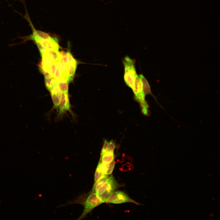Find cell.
I'll list each match as a JSON object with an SVG mask.
<instances>
[{"label":"cell","mask_w":220,"mask_h":220,"mask_svg":"<svg viewBox=\"0 0 220 220\" xmlns=\"http://www.w3.org/2000/svg\"><path fill=\"white\" fill-rule=\"evenodd\" d=\"M102 203L101 201L95 192L90 191L89 193L83 194L68 204H78L84 207L83 212L77 219L81 220L84 218L87 214L94 208Z\"/></svg>","instance_id":"6da1fadb"},{"label":"cell","mask_w":220,"mask_h":220,"mask_svg":"<svg viewBox=\"0 0 220 220\" xmlns=\"http://www.w3.org/2000/svg\"><path fill=\"white\" fill-rule=\"evenodd\" d=\"M124 73V79L126 84L132 90L134 89L138 75L136 72L134 60L125 56L123 60Z\"/></svg>","instance_id":"7a4b0ae2"},{"label":"cell","mask_w":220,"mask_h":220,"mask_svg":"<svg viewBox=\"0 0 220 220\" xmlns=\"http://www.w3.org/2000/svg\"><path fill=\"white\" fill-rule=\"evenodd\" d=\"M32 30V34L30 35L29 39L34 40L37 46H40L47 49L58 51L59 46L58 38L56 37L52 36L50 38L44 39L40 37L36 33V29L34 27L31 20L28 21Z\"/></svg>","instance_id":"3957f363"},{"label":"cell","mask_w":220,"mask_h":220,"mask_svg":"<svg viewBox=\"0 0 220 220\" xmlns=\"http://www.w3.org/2000/svg\"><path fill=\"white\" fill-rule=\"evenodd\" d=\"M120 186L113 175L111 174L106 182L95 193L101 200L102 203H104L108 197Z\"/></svg>","instance_id":"277c9868"},{"label":"cell","mask_w":220,"mask_h":220,"mask_svg":"<svg viewBox=\"0 0 220 220\" xmlns=\"http://www.w3.org/2000/svg\"><path fill=\"white\" fill-rule=\"evenodd\" d=\"M127 202L139 204L131 199L124 192L120 190L114 191L108 197L105 201V203L113 204H120Z\"/></svg>","instance_id":"5b68a950"},{"label":"cell","mask_w":220,"mask_h":220,"mask_svg":"<svg viewBox=\"0 0 220 220\" xmlns=\"http://www.w3.org/2000/svg\"><path fill=\"white\" fill-rule=\"evenodd\" d=\"M58 108V113L57 117L58 119L61 118L64 113L67 111L73 114L71 109V105L68 93H61Z\"/></svg>","instance_id":"8992f818"},{"label":"cell","mask_w":220,"mask_h":220,"mask_svg":"<svg viewBox=\"0 0 220 220\" xmlns=\"http://www.w3.org/2000/svg\"><path fill=\"white\" fill-rule=\"evenodd\" d=\"M115 166V160L114 159L112 161L109 163L102 162L100 160L97 167L99 168L103 174H106L108 175L112 173L114 169Z\"/></svg>","instance_id":"52a82bcc"},{"label":"cell","mask_w":220,"mask_h":220,"mask_svg":"<svg viewBox=\"0 0 220 220\" xmlns=\"http://www.w3.org/2000/svg\"><path fill=\"white\" fill-rule=\"evenodd\" d=\"M53 104V108H58L60 101L61 92L58 86L52 88L50 91Z\"/></svg>","instance_id":"ba28073f"},{"label":"cell","mask_w":220,"mask_h":220,"mask_svg":"<svg viewBox=\"0 0 220 220\" xmlns=\"http://www.w3.org/2000/svg\"><path fill=\"white\" fill-rule=\"evenodd\" d=\"M56 80L61 92L68 93V82L67 78L62 76Z\"/></svg>","instance_id":"9c48e42d"},{"label":"cell","mask_w":220,"mask_h":220,"mask_svg":"<svg viewBox=\"0 0 220 220\" xmlns=\"http://www.w3.org/2000/svg\"><path fill=\"white\" fill-rule=\"evenodd\" d=\"M114 158V152L108 151L101 152L100 160L102 162L110 163L115 159Z\"/></svg>","instance_id":"30bf717a"},{"label":"cell","mask_w":220,"mask_h":220,"mask_svg":"<svg viewBox=\"0 0 220 220\" xmlns=\"http://www.w3.org/2000/svg\"><path fill=\"white\" fill-rule=\"evenodd\" d=\"M77 66V62L72 63L68 64L67 78L68 82L73 81Z\"/></svg>","instance_id":"8fae6325"},{"label":"cell","mask_w":220,"mask_h":220,"mask_svg":"<svg viewBox=\"0 0 220 220\" xmlns=\"http://www.w3.org/2000/svg\"><path fill=\"white\" fill-rule=\"evenodd\" d=\"M108 178V175L106 174L103 175L96 182L94 183L93 188L90 191L96 192L106 182Z\"/></svg>","instance_id":"7c38bea8"},{"label":"cell","mask_w":220,"mask_h":220,"mask_svg":"<svg viewBox=\"0 0 220 220\" xmlns=\"http://www.w3.org/2000/svg\"><path fill=\"white\" fill-rule=\"evenodd\" d=\"M142 82L144 93L145 95L147 94H152L149 85L147 80L141 74L138 75Z\"/></svg>","instance_id":"4fadbf2b"},{"label":"cell","mask_w":220,"mask_h":220,"mask_svg":"<svg viewBox=\"0 0 220 220\" xmlns=\"http://www.w3.org/2000/svg\"><path fill=\"white\" fill-rule=\"evenodd\" d=\"M115 148V143L112 140L108 142L106 140H105L101 152H105L108 151L114 152Z\"/></svg>","instance_id":"5bb4252c"},{"label":"cell","mask_w":220,"mask_h":220,"mask_svg":"<svg viewBox=\"0 0 220 220\" xmlns=\"http://www.w3.org/2000/svg\"><path fill=\"white\" fill-rule=\"evenodd\" d=\"M44 52L54 61H57L59 59V53L58 51L46 49Z\"/></svg>","instance_id":"9a60e30c"},{"label":"cell","mask_w":220,"mask_h":220,"mask_svg":"<svg viewBox=\"0 0 220 220\" xmlns=\"http://www.w3.org/2000/svg\"><path fill=\"white\" fill-rule=\"evenodd\" d=\"M62 76L65 77L64 75L63 72L60 64L59 59L57 61V65L55 72L54 78L56 79Z\"/></svg>","instance_id":"2e32d148"},{"label":"cell","mask_w":220,"mask_h":220,"mask_svg":"<svg viewBox=\"0 0 220 220\" xmlns=\"http://www.w3.org/2000/svg\"><path fill=\"white\" fill-rule=\"evenodd\" d=\"M57 65V61L53 62L50 67L48 73L53 78H54L55 72Z\"/></svg>","instance_id":"e0dca14e"},{"label":"cell","mask_w":220,"mask_h":220,"mask_svg":"<svg viewBox=\"0 0 220 220\" xmlns=\"http://www.w3.org/2000/svg\"><path fill=\"white\" fill-rule=\"evenodd\" d=\"M52 78L50 76H45V85L47 89L50 92L51 90V81Z\"/></svg>","instance_id":"ac0fdd59"},{"label":"cell","mask_w":220,"mask_h":220,"mask_svg":"<svg viewBox=\"0 0 220 220\" xmlns=\"http://www.w3.org/2000/svg\"><path fill=\"white\" fill-rule=\"evenodd\" d=\"M104 174L101 171L99 168L97 167L94 174V183L96 182Z\"/></svg>","instance_id":"d6986e66"}]
</instances>
